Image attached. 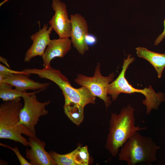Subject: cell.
<instances>
[{
	"mask_svg": "<svg viewBox=\"0 0 165 165\" xmlns=\"http://www.w3.org/2000/svg\"><path fill=\"white\" fill-rule=\"evenodd\" d=\"M135 121L134 109L130 105L123 108L119 114L111 113L105 147L112 157L118 154L119 148L134 134L147 128L135 126Z\"/></svg>",
	"mask_w": 165,
	"mask_h": 165,
	"instance_id": "1",
	"label": "cell"
},
{
	"mask_svg": "<svg viewBox=\"0 0 165 165\" xmlns=\"http://www.w3.org/2000/svg\"><path fill=\"white\" fill-rule=\"evenodd\" d=\"M0 105V138L19 142L24 146H29V137L36 136L20 123V112L23 107L20 99L4 101Z\"/></svg>",
	"mask_w": 165,
	"mask_h": 165,
	"instance_id": "2",
	"label": "cell"
},
{
	"mask_svg": "<svg viewBox=\"0 0 165 165\" xmlns=\"http://www.w3.org/2000/svg\"><path fill=\"white\" fill-rule=\"evenodd\" d=\"M131 56L130 54H129L127 58L124 59L122 70L116 79L109 84L108 93L111 95L113 101H115L121 93H138L143 94L145 99L142 101V103L146 106V113L148 115L152 110L157 109L161 103L165 101V95L161 92L156 93L151 85L148 88L139 89L134 88L129 83L125 74L129 65L135 60V58Z\"/></svg>",
	"mask_w": 165,
	"mask_h": 165,
	"instance_id": "3",
	"label": "cell"
},
{
	"mask_svg": "<svg viewBox=\"0 0 165 165\" xmlns=\"http://www.w3.org/2000/svg\"><path fill=\"white\" fill-rule=\"evenodd\" d=\"M21 71L30 75H37L41 78L55 83L62 91L64 101L75 103L84 107L88 104L95 103L96 97L86 88L83 86L78 88L73 87L60 71L53 68L50 65L42 69L26 68Z\"/></svg>",
	"mask_w": 165,
	"mask_h": 165,
	"instance_id": "4",
	"label": "cell"
},
{
	"mask_svg": "<svg viewBox=\"0 0 165 165\" xmlns=\"http://www.w3.org/2000/svg\"><path fill=\"white\" fill-rule=\"evenodd\" d=\"M160 148L151 137L143 136L137 132L122 147L118 154L119 160L128 165L151 164L157 160L156 153Z\"/></svg>",
	"mask_w": 165,
	"mask_h": 165,
	"instance_id": "5",
	"label": "cell"
},
{
	"mask_svg": "<svg viewBox=\"0 0 165 165\" xmlns=\"http://www.w3.org/2000/svg\"><path fill=\"white\" fill-rule=\"evenodd\" d=\"M100 67V64L97 63L93 76L79 74L74 81L78 85L86 88L94 96L103 100L107 108L112 104L111 97L108 95V86L114 80L115 74L112 72L107 76H103L101 73Z\"/></svg>",
	"mask_w": 165,
	"mask_h": 165,
	"instance_id": "6",
	"label": "cell"
},
{
	"mask_svg": "<svg viewBox=\"0 0 165 165\" xmlns=\"http://www.w3.org/2000/svg\"><path fill=\"white\" fill-rule=\"evenodd\" d=\"M36 94L25 95L22 97L24 105L20 112V123L35 134V127L39 118L48 113L46 107L51 101L50 100L43 102L39 101Z\"/></svg>",
	"mask_w": 165,
	"mask_h": 165,
	"instance_id": "7",
	"label": "cell"
},
{
	"mask_svg": "<svg viewBox=\"0 0 165 165\" xmlns=\"http://www.w3.org/2000/svg\"><path fill=\"white\" fill-rule=\"evenodd\" d=\"M52 7L55 13L48 22L61 38L70 37L72 28L65 4L60 0H52Z\"/></svg>",
	"mask_w": 165,
	"mask_h": 165,
	"instance_id": "8",
	"label": "cell"
},
{
	"mask_svg": "<svg viewBox=\"0 0 165 165\" xmlns=\"http://www.w3.org/2000/svg\"><path fill=\"white\" fill-rule=\"evenodd\" d=\"M72 28L71 41L74 47L81 55L89 50V46L86 43L85 38L88 33L86 20L81 14L75 13L70 15Z\"/></svg>",
	"mask_w": 165,
	"mask_h": 165,
	"instance_id": "9",
	"label": "cell"
},
{
	"mask_svg": "<svg viewBox=\"0 0 165 165\" xmlns=\"http://www.w3.org/2000/svg\"><path fill=\"white\" fill-rule=\"evenodd\" d=\"M30 148H27L25 156L31 165H57L49 152L45 150V142L36 136L28 137Z\"/></svg>",
	"mask_w": 165,
	"mask_h": 165,
	"instance_id": "10",
	"label": "cell"
},
{
	"mask_svg": "<svg viewBox=\"0 0 165 165\" xmlns=\"http://www.w3.org/2000/svg\"><path fill=\"white\" fill-rule=\"evenodd\" d=\"M53 30L51 26L48 28V24H44L42 29L31 36L32 44L25 53L24 62L29 63L33 57L42 56L51 40L50 35Z\"/></svg>",
	"mask_w": 165,
	"mask_h": 165,
	"instance_id": "11",
	"label": "cell"
},
{
	"mask_svg": "<svg viewBox=\"0 0 165 165\" xmlns=\"http://www.w3.org/2000/svg\"><path fill=\"white\" fill-rule=\"evenodd\" d=\"M30 75L23 74H14L5 77L2 83L9 85L17 90L24 92H27L28 90H46L50 84L49 82L41 83L35 81L29 78Z\"/></svg>",
	"mask_w": 165,
	"mask_h": 165,
	"instance_id": "12",
	"label": "cell"
},
{
	"mask_svg": "<svg viewBox=\"0 0 165 165\" xmlns=\"http://www.w3.org/2000/svg\"><path fill=\"white\" fill-rule=\"evenodd\" d=\"M72 43L69 38L51 40L42 56L43 67L50 65L51 61L56 57L63 58L71 49Z\"/></svg>",
	"mask_w": 165,
	"mask_h": 165,
	"instance_id": "13",
	"label": "cell"
},
{
	"mask_svg": "<svg viewBox=\"0 0 165 165\" xmlns=\"http://www.w3.org/2000/svg\"><path fill=\"white\" fill-rule=\"evenodd\" d=\"M136 50L137 56L149 62L156 70L158 78H161L165 68V53L155 52L141 47L136 48Z\"/></svg>",
	"mask_w": 165,
	"mask_h": 165,
	"instance_id": "14",
	"label": "cell"
},
{
	"mask_svg": "<svg viewBox=\"0 0 165 165\" xmlns=\"http://www.w3.org/2000/svg\"><path fill=\"white\" fill-rule=\"evenodd\" d=\"M84 107L77 103L64 101L63 106L65 115L73 123L79 126L84 119Z\"/></svg>",
	"mask_w": 165,
	"mask_h": 165,
	"instance_id": "15",
	"label": "cell"
},
{
	"mask_svg": "<svg viewBox=\"0 0 165 165\" xmlns=\"http://www.w3.org/2000/svg\"><path fill=\"white\" fill-rule=\"evenodd\" d=\"M13 86L5 83L0 84V98L3 101L16 100L20 99L21 97H23L25 95L38 94L43 91L40 90L27 93L19 90L15 88L13 89Z\"/></svg>",
	"mask_w": 165,
	"mask_h": 165,
	"instance_id": "16",
	"label": "cell"
},
{
	"mask_svg": "<svg viewBox=\"0 0 165 165\" xmlns=\"http://www.w3.org/2000/svg\"><path fill=\"white\" fill-rule=\"evenodd\" d=\"M75 149L69 153L61 154L54 151L49 152L57 165H76L74 160Z\"/></svg>",
	"mask_w": 165,
	"mask_h": 165,
	"instance_id": "17",
	"label": "cell"
},
{
	"mask_svg": "<svg viewBox=\"0 0 165 165\" xmlns=\"http://www.w3.org/2000/svg\"><path fill=\"white\" fill-rule=\"evenodd\" d=\"M89 155L87 146H78L75 149L74 160L76 165H88Z\"/></svg>",
	"mask_w": 165,
	"mask_h": 165,
	"instance_id": "18",
	"label": "cell"
},
{
	"mask_svg": "<svg viewBox=\"0 0 165 165\" xmlns=\"http://www.w3.org/2000/svg\"><path fill=\"white\" fill-rule=\"evenodd\" d=\"M0 145L9 148L13 151L16 155L21 165H31L29 162H28L21 154L18 148L17 147L14 148L12 147L0 143Z\"/></svg>",
	"mask_w": 165,
	"mask_h": 165,
	"instance_id": "19",
	"label": "cell"
},
{
	"mask_svg": "<svg viewBox=\"0 0 165 165\" xmlns=\"http://www.w3.org/2000/svg\"><path fill=\"white\" fill-rule=\"evenodd\" d=\"M15 74H28L21 71H16L11 70L10 68L6 66L1 64H0V75H2L4 77V78L6 76Z\"/></svg>",
	"mask_w": 165,
	"mask_h": 165,
	"instance_id": "20",
	"label": "cell"
},
{
	"mask_svg": "<svg viewBox=\"0 0 165 165\" xmlns=\"http://www.w3.org/2000/svg\"><path fill=\"white\" fill-rule=\"evenodd\" d=\"M85 41L88 46H92L97 43V39L95 35L88 33L85 36Z\"/></svg>",
	"mask_w": 165,
	"mask_h": 165,
	"instance_id": "21",
	"label": "cell"
},
{
	"mask_svg": "<svg viewBox=\"0 0 165 165\" xmlns=\"http://www.w3.org/2000/svg\"><path fill=\"white\" fill-rule=\"evenodd\" d=\"M164 29L162 32L156 38L154 42V45H158L165 37V19L163 21Z\"/></svg>",
	"mask_w": 165,
	"mask_h": 165,
	"instance_id": "22",
	"label": "cell"
},
{
	"mask_svg": "<svg viewBox=\"0 0 165 165\" xmlns=\"http://www.w3.org/2000/svg\"><path fill=\"white\" fill-rule=\"evenodd\" d=\"M0 61L1 62L4 64L6 66L10 68L9 65L8 64L7 62L8 61L6 59L0 56Z\"/></svg>",
	"mask_w": 165,
	"mask_h": 165,
	"instance_id": "23",
	"label": "cell"
},
{
	"mask_svg": "<svg viewBox=\"0 0 165 165\" xmlns=\"http://www.w3.org/2000/svg\"><path fill=\"white\" fill-rule=\"evenodd\" d=\"M8 0H5L2 3H0V6H1L4 3H5L6 2H7Z\"/></svg>",
	"mask_w": 165,
	"mask_h": 165,
	"instance_id": "24",
	"label": "cell"
}]
</instances>
